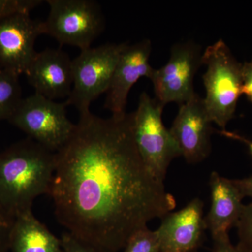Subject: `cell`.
<instances>
[{
	"instance_id": "obj_1",
	"label": "cell",
	"mask_w": 252,
	"mask_h": 252,
	"mask_svg": "<svg viewBox=\"0 0 252 252\" xmlns=\"http://www.w3.org/2000/svg\"><path fill=\"white\" fill-rule=\"evenodd\" d=\"M56 218L76 238L109 252L176 207L175 197L141 157L133 112L104 119L91 112L56 152L52 188Z\"/></svg>"
},
{
	"instance_id": "obj_2",
	"label": "cell",
	"mask_w": 252,
	"mask_h": 252,
	"mask_svg": "<svg viewBox=\"0 0 252 252\" xmlns=\"http://www.w3.org/2000/svg\"><path fill=\"white\" fill-rule=\"evenodd\" d=\"M56 153L31 138L0 153V207L14 218L32 211L40 195H50Z\"/></svg>"
},
{
	"instance_id": "obj_3",
	"label": "cell",
	"mask_w": 252,
	"mask_h": 252,
	"mask_svg": "<svg viewBox=\"0 0 252 252\" xmlns=\"http://www.w3.org/2000/svg\"><path fill=\"white\" fill-rule=\"evenodd\" d=\"M202 64L206 66L203 80L204 104L212 123L225 130L234 117L243 87L242 67L228 46L220 39L207 46L203 53Z\"/></svg>"
},
{
	"instance_id": "obj_4",
	"label": "cell",
	"mask_w": 252,
	"mask_h": 252,
	"mask_svg": "<svg viewBox=\"0 0 252 252\" xmlns=\"http://www.w3.org/2000/svg\"><path fill=\"white\" fill-rule=\"evenodd\" d=\"M164 106L143 92L133 112V135L142 160L154 177L163 182L180 149L162 122Z\"/></svg>"
},
{
	"instance_id": "obj_5",
	"label": "cell",
	"mask_w": 252,
	"mask_h": 252,
	"mask_svg": "<svg viewBox=\"0 0 252 252\" xmlns=\"http://www.w3.org/2000/svg\"><path fill=\"white\" fill-rule=\"evenodd\" d=\"M49 13L44 21V34L61 45L89 49L102 32L104 19L94 0H48Z\"/></svg>"
},
{
	"instance_id": "obj_6",
	"label": "cell",
	"mask_w": 252,
	"mask_h": 252,
	"mask_svg": "<svg viewBox=\"0 0 252 252\" xmlns=\"http://www.w3.org/2000/svg\"><path fill=\"white\" fill-rule=\"evenodd\" d=\"M127 43L105 44L81 51L72 60L73 86L65 103L79 114L91 112V103L108 91L119 57Z\"/></svg>"
},
{
	"instance_id": "obj_7",
	"label": "cell",
	"mask_w": 252,
	"mask_h": 252,
	"mask_svg": "<svg viewBox=\"0 0 252 252\" xmlns=\"http://www.w3.org/2000/svg\"><path fill=\"white\" fill-rule=\"evenodd\" d=\"M65 102L41 94L23 98L9 122L51 152H57L70 138L75 124L67 116Z\"/></svg>"
},
{
	"instance_id": "obj_8",
	"label": "cell",
	"mask_w": 252,
	"mask_h": 252,
	"mask_svg": "<svg viewBox=\"0 0 252 252\" xmlns=\"http://www.w3.org/2000/svg\"><path fill=\"white\" fill-rule=\"evenodd\" d=\"M201 46L194 41L177 43L172 46L168 62L154 69L150 80L155 98L162 105L171 102L182 104L193 98V81L202 65Z\"/></svg>"
},
{
	"instance_id": "obj_9",
	"label": "cell",
	"mask_w": 252,
	"mask_h": 252,
	"mask_svg": "<svg viewBox=\"0 0 252 252\" xmlns=\"http://www.w3.org/2000/svg\"><path fill=\"white\" fill-rule=\"evenodd\" d=\"M44 34V21L18 13L0 21V68L20 76L36 54V38Z\"/></svg>"
},
{
	"instance_id": "obj_10",
	"label": "cell",
	"mask_w": 252,
	"mask_h": 252,
	"mask_svg": "<svg viewBox=\"0 0 252 252\" xmlns=\"http://www.w3.org/2000/svg\"><path fill=\"white\" fill-rule=\"evenodd\" d=\"M212 124L203 98L198 94L181 104L170 132L181 157L189 163L202 162L210 155L214 131Z\"/></svg>"
},
{
	"instance_id": "obj_11",
	"label": "cell",
	"mask_w": 252,
	"mask_h": 252,
	"mask_svg": "<svg viewBox=\"0 0 252 252\" xmlns=\"http://www.w3.org/2000/svg\"><path fill=\"white\" fill-rule=\"evenodd\" d=\"M152 51V41L145 39L134 44H127L122 51L104 102V107L113 117L126 114L127 96L139 79H150L154 69L149 63Z\"/></svg>"
},
{
	"instance_id": "obj_12",
	"label": "cell",
	"mask_w": 252,
	"mask_h": 252,
	"mask_svg": "<svg viewBox=\"0 0 252 252\" xmlns=\"http://www.w3.org/2000/svg\"><path fill=\"white\" fill-rule=\"evenodd\" d=\"M204 203L195 198L180 211L162 218L157 230L161 252H195L203 243L206 225Z\"/></svg>"
},
{
	"instance_id": "obj_13",
	"label": "cell",
	"mask_w": 252,
	"mask_h": 252,
	"mask_svg": "<svg viewBox=\"0 0 252 252\" xmlns=\"http://www.w3.org/2000/svg\"><path fill=\"white\" fill-rule=\"evenodd\" d=\"M35 94L46 98L69 97L72 90V60L61 49L36 52L25 73Z\"/></svg>"
},
{
	"instance_id": "obj_14",
	"label": "cell",
	"mask_w": 252,
	"mask_h": 252,
	"mask_svg": "<svg viewBox=\"0 0 252 252\" xmlns=\"http://www.w3.org/2000/svg\"><path fill=\"white\" fill-rule=\"evenodd\" d=\"M211 207L205 218L206 229L212 238L228 234L236 226L243 212L244 197L233 180L212 172L210 179Z\"/></svg>"
},
{
	"instance_id": "obj_15",
	"label": "cell",
	"mask_w": 252,
	"mask_h": 252,
	"mask_svg": "<svg viewBox=\"0 0 252 252\" xmlns=\"http://www.w3.org/2000/svg\"><path fill=\"white\" fill-rule=\"evenodd\" d=\"M9 249L13 252H64L61 238L53 234L32 211L15 218Z\"/></svg>"
},
{
	"instance_id": "obj_16",
	"label": "cell",
	"mask_w": 252,
	"mask_h": 252,
	"mask_svg": "<svg viewBox=\"0 0 252 252\" xmlns=\"http://www.w3.org/2000/svg\"><path fill=\"white\" fill-rule=\"evenodd\" d=\"M18 77L0 68V121H9L22 100Z\"/></svg>"
},
{
	"instance_id": "obj_17",
	"label": "cell",
	"mask_w": 252,
	"mask_h": 252,
	"mask_svg": "<svg viewBox=\"0 0 252 252\" xmlns=\"http://www.w3.org/2000/svg\"><path fill=\"white\" fill-rule=\"evenodd\" d=\"M123 252H161L157 230L148 227L135 232L129 238Z\"/></svg>"
},
{
	"instance_id": "obj_18",
	"label": "cell",
	"mask_w": 252,
	"mask_h": 252,
	"mask_svg": "<svg viewBox=\"0 0 252 252\" xmlns=\"http://www.w3.org/2000/svg\"><path fill=\"white\" fill-rule=\"evenodd\" d=\"M239 242L237 246L245 252H252V203L244 205L236 226Z\"/></svg>"
},
{
	"instance_id": "obj_19",
	"label": "cell",
	"mask_w": 252,
	"mask_h": 252,
	"mask_svg": "<svg viewBox=\"0 0 252 252\" xmlns=\"http://www.w3.org/2000/svg\"><path fill=\"white\" fill-rule=\"evenodd\" d=\"M42 2L41 0H0V21L18 13L30 14Z\"/></svg>"
},
{
	"instance_id": "obj_20",
	"label": "cell",
	"mask_w": 252,
	"mask_h": 252,
	"mask_svg": "<svg viewBox=\"0 0 252 252\" xmlns=\"http://www.w3.org/2000/svg\"><path fill=\"white\" fill-rule=\"evenodd\" d=\"M61 240L64 252H109L82 241L68 232L63 233Z\"/></svg>"
},
{
	"instance_id": "obj_21",
	"label": "cell",
	"mask_w": 252,
	"mask_h": 252,
	"mask_svg": "<svg viewBox=\"0 0 252 252\" xmlns=\"http://www.w3.org/2000/svg\"><path fill=\"white\" fill-rule=\"evenodd\" d=\"M15 218L0 207V252H6L10 248V238Z\"/></svg>"
},
{
	"instance_id": "obj_22",
	"label": "cell",
	"mask_w": 252,
	"mask_h": 252,
	"mask_svg": "<svg viewBox=\"0 0 252 252\" xmlns=\"http://www.w3.org/2000/svg\"><path fill=\"white\" fill-rule=\"evenodd\" d=\"M212 252H245L231 243L228 234L218 235L212 238Z\"/></svg>"
},
{
	"instance_id": "obj_23",
	"label": "cell",
	"mask_w": 252,
	"mask_h": 252,
	"mask_svg": "<svg viewBox=\"0 0 252 252\" xmlns=\"http://www.w3.org/2000/svg\"><path fill=\"white\" fill-rule=\"evenodd\" d=\"M243 87L242 93L252 102V58L251 61L245 62L242 67Z\"/></svg>"
},
{
	"instance_id": "obj_24",
	"label": "cell",
	"mask_w": 252,
	"mask_h": 252,
	"mask_svg": "<svg viewBox=\"0 0 252 252\" xmlns=\"http://www.w3.org/2000/svg\"><path fill=\"white\" fill-rule=\"evenodd\" d=\"M232 180L244 198L248 196L252 198V176L246 178Z\"/></svg>"
},
{
	"instance_id": "obj_25",
	"label": "cell",
	"mask_w": 252,
	"mask_h": 252,
	"mask_svg": "<svg viewBox=\"0 0 252 252\" xmlns=\"http://www.w3.org/2000/svg\"><path fill=\"white\" fill-rule=\"evenodd\" d=\"M217 132L220 133V135L228 137V138L243 142L245 145L248 146L249 152H250L252 157V141L248 140V139L245 138V137L238 135V134L235 133V132H229V131H227L226 130H219L217 131Z\"/></svg>"
}]
</instances>
